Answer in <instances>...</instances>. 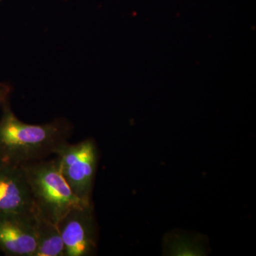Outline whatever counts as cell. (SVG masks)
Wrapping results in <instances>:
<instances>
[{"label":"cell","instance_id":"obj_7","mask_svg":"<svg viewBox=\"0 0 256 256\" xmlns=\"http://www.w3.org/2000/svg\"><path fill=\"white\" fill-rule=\"evenodd\" d=\"M37 242L35 256H65V248L58 225L37 207L33 212Z\"/></svg>","mask_w":256,"mask_h":256},{"label":"cell","instance_id":"obj_6","mask_svg":"<svg viewBox=\"0 0 256 256\" xmlns=\"http://www.w3.org/2000/svg\"><path fill=\"white\" fill-rule=\"evenodd\" d=\"M35 207L23 168L0 166V214H32Z\"/></svg>","mask_w":256,"mask_h":256},{"label":"cell","instance_id":"obj_8","mask_svg":"<svg viewBox=\"0 0 256 256\" xmlns=\"http://www.w3.org/2000/svg\"><path fill=\"white\" fill-rule=\"evenodd\" d=\"M11 92V87L4 82H0V107Z\"/></svg>","mask_w":256,"mask_h":256},{"label":"cell","instance_id":"obj_2","mask_svg":"<svg viewBox=\"0 0 256 256\" xmlns=\"http://www.w3.org/2000/svg\"><path fill=\"white\" fill-rule=\"evenodd\" d=\"M35 205L52 222L58 224L74 207L84 203L74 195L60 172L56 158L44 160L22 166Z\"/></svg>","mask_w":256,"mask_h":256},{"label":"cell","instance_id":"obj_3","mask_svg":"<svg viewBox=\"0 0 256 256\" xmlns=\"http://www.w3.org/2000/svg\"><path fill=\"white\" fill-rule=\"evenodd\" d=\"M60 172L74 195L84 203L92 202L98 152L95 140L87 138L76 144L65 143L55 153Z\"/></svg>","mask_w":256,"mask_h":256},{"label":"cell","instance_id":"obj_4","mask_svg":"<svg viewBox=\"0 0 256 256\" xmlns=\"http://www.w3.org/2000/svg\"><path fill=\"white\" fill-rule=\"evenodd\" d=\"M65 256H88L96 248V229L92 202L68 210L58 224Z\"/></svg>","mask_w":256,"mask_h":256},{"label":"cell","instance_id":"obj_1","mask_svg":"<svg viewBox=\"0 0 256 256\" xmlns=\"http://www.w3.org/2000/svg\"><path fill=\"white\" fill-rule=\"evenodd\" d=\"M1 107L0 166L21 168L55 156L73 132V126L64 118L43 124L23 122L12 110L9 98Z\"/></svg>","mask_w":256,"mask_h":256},{"label":"cell","instance_id":"obj_5","mask_svg":"<svg viewBox=\"0 0 256 256\" xmlns=\"http://www.w3.org/2000/svg\"><path fill=\"white\" fill-rule=\"evenodd\" d=\"M36 250L33 213L0 214V252L6 256H35Z\"/></svg>","mask_w":256,"mask_h":256}]
</instances>
